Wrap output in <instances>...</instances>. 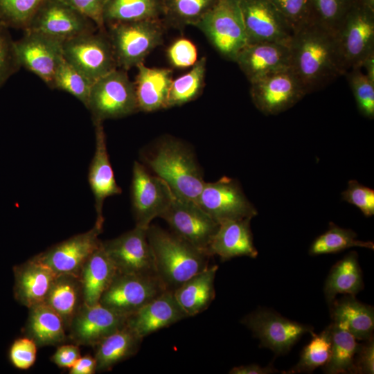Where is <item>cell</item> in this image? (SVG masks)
<instances>
[{
	"instance_id": "cell-1",
	"label": "cell",
	"mask_w": 374,
	"mask_h": 374,
	"mask_svg": "<svg viewBox=\"0 0 374 374\" xmlns=\"http://www.w3.org/2000/svg\"><path fill=\"white\" fill-rule=\"evenodd\" d=\"M290 50V69L307 93L345 75L333 34L316 24L310 23L296 30Z\"/></svg>"
},
{
	"instance_id": "cell-2",
	"label": "cell",
	"mask_w": 374,
	"mask_h": 374,
	"mask_svg": "<svg viewBox=\"0 0 374 374\" xmlns=\"http://www.w3.org/2000/svg\"><path fill=\"white\" fill-rule=\"evenodd\" d=\"M147 236L154 256L156 274L168 290L173 292L209 266L208 254L172 231L150 224Z\"/></svg>"
},
{
	"instance_id": "cell-3",
	"label": "cell",
	"mask_w": 374,
	"mask_h": 374,
	"mask_svg": "<svg viewBox=\"0 0 374 374\" xmlns=\"http://www.w3.org/2000/svg\"><path fill=\"white\" fill-rule=\"evenodd\" d=\"M146 167L163 179L173 193L197 202L206 181L192 150L170 137L159 141L145 157Z\"/></svg>"
},
{
	"instance_id": "cell-4",
	"label": "cell",
	"mask_w": 374,
	"mask_h": 374,
	"mask_svg": "<svg viewBox=\"0 0 374 374\" xmlns=\"http://www.w3.org/2000/svg\"><path fill=\"white\" fill-rule=\"evenodd\" d=\"M107 27L118 68L125 71L143 63L163 41L164 24L161 19L118 23Z\"/></svg>"
},
{
	"instance_id": "cell-5",
	"label": "cell",
	"mask_w": 374,
	"mask_h": 374,
	"mask_svg": "<svg viewBox=\"0 0 374 374\" xmlns=\"http://www.w3.org/2000/svg\"><path fill=\"white\" fill-rule=\"evenodd\" d=\"M195 26L223 57L234 62L248 44L240 0H216Z\"/></svg>"
},
{
	"instance_id": "cell-6",
	"label": "cell",
	"mask_w": 374,
	"mask_h": 374,
	"mask_svg": "<svg viewBox=\"0 0 374 374\" xmlns=\"http://www.w3.org/2000/svg\"><path fill=\"white\" fill-rule=\"evenodd\" d=\"M93 123L119 118L139 111L134 82L126 71L117 68L95 81L86 107Z\"/></svg>"
},
{
	"instance_id": "cell-7",
	"label": "cell",
	"mask_w": 374,
	"mask_h": 374,
	"mask_svg": "<svg viewBox=\"0 0 374 374\" xmlns=\"http://www.w3.org/2000/svg\"><path fill=\"white\" fill-rule=\"evenodd\" d=\"M333 35L345 75L362 68L365 59L374 53V11L356 1Z\"/></svg>"
},
{
	"instance_id": "cell-8",
	"label": "cell",
	"mask_w": 374,
	"mask_h": 374,
	"mask_svg": "<svg viewBox=\"0 0 374 374\" xmlns=\"http://www.w3.org/2000/svg\"><path fill=\"white\" fill-rule=\"evenodd\" d=\"M64 59L92 84L118 68L107 31L99 29L62 42Z\"/></svg>"
},
{
	"instance_id": "cell-9",
	"label": "cell",
	"mask_w": 374,
	"mask_h": 374,
	"mask_svg": "<svg viewBox=\"0 0 374 374\" xmlns=\"http://www.w3.org/2000/svg\"><path fill=\"white\" fill-rule=\"evenodd\" d=\"M175 197L163 179L151 173L144 164L134 161L131 199L136 226L148 229L155 217H161Z\"/></svg>"
},
{
	"instance_id": "cell-10",
	"label": "cell",
	"mask_w": 374,
	"mask_h": 374,
	"mask_svg": "<svg viewBox=\"0 0 374 374\" xmlns=\"http://www.w3.org/2000/svg\"><path fill=\"white\" fill-rule=\"evenodd\" d=\"M166 290L157 275L118 273L102 294L99 303L127 317Z\"/></svg>"
},
{
	"instance_id": "cell-11",
	"label": "cell",
	"mask_w": 374,
	"mask_h": 374,
	"mask_svg": "<svg viewBox=\"0 0 374 374\" xmlns=\"http://www.w3.org/2000/svg\"><path fill=\"white\" fill-rule=\"evenodd\" d=\"M161 218L168 223L172 233L210 256L209 246L220 224L197 202L175 195Z\"/></svg>"
},
{
	"instance_id": "cell-12",
	"label": "cell",
	"mask_w": 374,
	"mask_h": 374,
	"mask_svg": "<svg viewBox=\"0 0 374 374\" xmlns=\"http://www.w3.org/2000/svg\"><path fill=\"white\" fill-rule=\"evenodd\" d=\"M197 203L219 224L228 220L252 219L258 214L239 182L228 177L205 182Z\"/></svg>"
},
{
	"instance_id": "cell-13",
	"label": "cell",
	"mask_w": 374,
	"mask_h": 374,
	"mask_svg": "<svg viewBox=\"0 0 374 374\" xmlns=\"http://www.w3.org/2000/svg\"><path fill=\"white\" fill-rule=\"evenodd\" d=\"M96 25L64 0H43L24 30L64 41L98 30Z\"/></svg>"
},
{
	"instance_id": "cell-14",
	"label": "cell",
	"mask_w": 374,
	"mask_h": 374,
	"mask_svg": "<svg viewBox=\"0 0 374 374\" xmlns=\"http://www.w3.org/2000/svg\"><path fill=\"white\" fill-rule=\"evenodd\" d=\"M250 83L252 101L265 115L283 112L308 94L290 69L271 73Z\"/></svg>"
},
{
	"instance_id": "cell-15",
	"label": "cell",
	"mask_w": 374,
	"mask_h": 374,
	"mask_svg": "<svg viewBox=\"0 0 374 374\" xmlns=\"http://www.w3.org/2000/svg\"><path fill=\"white\" fill-rule=\"evenodd\" d=\"M256 338L260 346L269 348L276 355L287 353L306 333L313 334V328L287 319L268 310H258L241 321Z\"/></svg>"
},
{
	"instance_id": "cell-16",
	"label": "cell",
	"mask_w": 374,
	"mask_h": 374,
	"mask_svg": "<svg viewBox=\"0 0 374 374\" xmlns=\"http://www.w3.org/2000/svg\"><path fill=\"white\" fill-rule=\"evenodd\" d=\"M24 31V36L15 42L21 66L33 72L53 89L55 72L64 59L63 41L39 32Z\"/></svg>"
},
{
	"instance_id": "cell-17",
	"label": "cell",
	"mask_w": 374,
	"mask_h": 374,
	"mask_svg": "<svg viewBox=\"0 0 374 374\" xmlns=\"http://www.w3.org/2000/svg\"><path fill=\"white\" fill-rule=\"evenodd\" d=\"M147 229L135 226L133 229L117 238L103 242L118 273L157 275Z\"/></svg>"
},
{
	"instance_id": "cell-18",
	"label": "cell",
	"mask_w": 374,
	"mask_h": 374,
	"mask_svg": "<svg viewBox=\"0 0 374 374\" xmlns=\"http://www.w3.org/2000/svg\"><path fill=\"white\" fill-rule=\"evenodd\" d=\"M248 44L290 46L294 31L269 0H240Z\"/></svg>"
},
{
	"instance_id": "cell-19",
	"label": "cell",
	"mask_w": 374,
	"mask_h": 374,
	"mask_svg": "<svg viewBox=\"0 0 374 374\" xmlns=\"http://www.w3.org/2000/svg\"><path fill=\"white\" fill-rule=\"evenodd\" d=\"M103 226L96 223L89 231L73 235L37 254L57 274L78 276L91 254L99 247Z\"/></svg>"
},
{
	"instance_id": "cell-20",
	"label": "cell",
	"mask_w": 374,
	"mask_h": 374,
	"mask_svg": "<svg viewBox=\"0 0 374 374\" xmlns=\"http://www.w3.org/2000/svg\"><path fill=\"white\" fill-rule=\"evenodd\" d=\"M126 318L100 303L92 305L83 303L69 326V338L78 346H96L124 327Z\"/></svg>"
},
{
	"instance_id": "cell-21",
	"label": "cell",
	"mask_w": 374,
	"mask_h": 374,
	"mask_svg": "<svg viewBox=\"0 0 374 374\" xmlns=\"http://www.w3.org/2000/svg\"><path fill=\"white\" fill-rule=\"evenodd\" d=\"M93 125L95 152L89 168L88 181L95 200V223L103 226V208L105 199L121 194L122 190L116 183L110 163L103 122H93Z\"/></svg>"
},
{
	"instance_id": "cell-22",
	"label": "cell",
	"mask_w": 374,
	"mask_h": 374,
	"mask_svg": "<svg viewBox=\"0 0 374 374\" xmlns=\"http://www.w3.org/2000/svg\"><path fill=\"white\" fill-rule=\"evenodd\" d=\"M13 296L28 309L45 303L48 292L57 276L53 270L36 255L13 267Z\"/></svg>"
},
{
	"instance_id": "cell-23",
	"label": "cell",
	"mask_w": 374,
	"mask_h": 374,
	"mask_svg": "<svg viewBox=\"0 0 374 374\" xmlns=\"http://www.w3.org/2000/svg\"><path fill=\"white\" fill-rule=\"evenodd\" d=\"M188 317L175 298L166 290L126 318V326L143 339L162 328Z\"/></svg>"
},
{
	"instance_id": "cell-24",
	"label": "cell",
	"mask_w": 374,
	"mask_h": 374,
	"mask_svg": "<svg viewBox=\"0 0 374 374\" xmlns=\"http://www.w3.org/2000/svg\"><path fill=\"white\" fill-rule=\"evenodd\" d=\"M235 62L249 82L264 76L290 69V46L276 43L247 44Z\"/></svg>"
},
{
	"instance_id": "cell-25",
	"label": "cell",
	"mask_w": 374,
	"mask_h": 374,
	"mask_svg": "<svg viewBox=\"0 0 374 374\" xmlns=\"http://www.w3.org/2000/svg\"><path fill=\"white\" fill-rule=\"evenodd\" d=\"M251 220L244 218L220 223L209 246L210 256H217L223 261L240 256L256 258L258 251L253 244Z\"/></svg>"
},
{
	"instance_id": "cell-26",
	"label": "cell",
	"mask_w": 374,
	"mask_h": 374,
	"mask_svg": "<svg viewBox=\"0 0 374 374\" xmlns=\"http://www.w3.org/2000/svg\"><path fill=\"white\" fill-rule=\"evenodd\" d=\"M134 82L139 110L150 112L168 108L172 82V71L168 68L148 67L141 63Z\"/></svg>"
},
{
	"instance_id": "cell-27",
	"label": "cell",
	"mask_w": 374,
	"mask_h": 374,
	"mask_svg": "<svg viewBox=\"0 0 374 374\" xmlns=\"http://www.w3.org/2000/svg\"><path fill=\"white\" fill-rule=\"evenodd\" d=\"M117 274L101 242L84 263L79 274L83 303L89 305L98 303Z\"/></svg>"
},
{
	"instance_id": "cell-28",
	"label": "cell",
	"mask_w": 374,
	"mask_h": 374,
	"mask_svg": "<svg viewBox=\"0 0 374 374\" xmlns=\"http://www.w3.org/2000/svg\"><path fill=\"white\" fill-rule=\"evenodd\" d=\"M217 269V265H209L173 291L175 299L188 317L205 311L214 300Z\"/></svg>"
},
{
	"instance_id": "cell-29",
	"label": "cell",
	"mask_w": 374,
	"mask_h": 374,
	"mask_svg": "<svg viewBox=\"0 0 374 374\" xmlns=\"http://www.w3.org/2000/svg\"><path fill=\"white\" fill-rule=\"evenodd\" d=\"M330 304L332 324L348 331L356 339L366 341L373 337L374 312L371 306L357 301L352 295L334 300Z\"/></svg>"
},
{
	"instance_id": "cell-30",
	"label": "cell",
	"mask_w": 374,
	"mask_h": 374,
	"mask_svg": "<svg viewBox=\"0 0 374 374\" xmlns=\"http://www.w3.org/2000/svg\"><path fill=\"white\" fill-rule=\"evenodd\" d=\"M66 328L61 317L46 303L29 308L26 336L37 346H56L67 339Z\"/></svg>"
},
{
	"instance_id": "cell-31",
	"label": "cell",
	"mask_w": 374,
	"mask_h": 374,
	"mask_svg": "<svg viewBox=\"0 0 374 374\" xmlns=\"http://www.w3.org/2000/svg\"><path fill=\"white\" fill-rule=\"evenodd\" d=\"M142 341L126 325L105 338L96 346V372L109 371L136 355Z\"/></svg>"
},
{
	"instance_id": "cell-32",
	"label": "cell",
	"mask_w": 374,
	"mask_h": 374,
	"mask_svg": "<svg viewBox=\"0 0 374 374\" xmlns=\"http://www.w3.org/2000/svg\"><path fill=\"white\" fill-rule=\"evenodd\" d=\"M45 303L61 317L68 330L73 317L83 303L79 276L57 274Z\"/></svg>"
},
{
	"instance_id": "cell-33",
	"label": "cell",
	"mask_w": 374,
	"mask_h": 374,
	"mask_svg": "<svg viewBox=\"0 0 374 374\" xmlns=\"http://www.w3.org/2000/svg\"><path fill=\"white\" fill-rule=\"evenodd\" d=\"M163 0H107L104 22L107 26L124 22L161 19Z\"/></svg>"
},
{
	"instance_id": "cell-34",
	"label": "cell",
	"mask_w": 374,
	"mask_h": 374,
	"mask_svg": "<svg viewBox=\"0 0 374 374\" xmlns=\"http://www.w3.org/2000/svg\"><path fill=\"white\" fill-rule=\"evenodd\" d=\"M362 288V274L357 254L351 251L332 267L325 283L324 294L327 301L331 303L338 294L355 296Z\"/></svg>"
},
{
	"instance_id": "cell-35",
	"label": "cell",
	"mask_w": 374,
	"mask_h": 374,
	"mask_svg": "<svg viewBox=\"0 0 374 374\" xmlns=\"http://www.w3.org/2000/svg\"><path fill=\"white\" fill-rule=\"evenodd\" d=\"M331 327V350L323 371L328 374L355 373V358L359 344L348 331L334 324Z\"/></svg>"
},
{
	"instance_id": "cell-36",
	"label": "cell",
	"mask_w": 374,
	"mask_h": 374,
	"mask_svg": "<svg viewBox=\"0 0 374 374\" xmlns=\"http://www.w3.org/2000/svg\"><path fill=\"white\" fill-rule=\"evenodd\" d=\"M206 59L201 57L190 71L172 80L168 100V108L180 106L197 98L204 87Z\"/></svg>"
},
{
	"instance_id": "cell-37",
	"label": "cell",
	"mask_w": 374,
	"mask_h": 374,
	"mask_svg": "<svg viewBox=\"0 0 374 374\" xmlns=\"http://www.w3.org/2000/svg\"><path fill=\"white\" fill-rule=\"evenodd\" d=\"M353 247L374 249L373 242L359 240L353 231L330 222L329 229L312 242L309 253L312 256L333 253Z\"/></svg>"
},
{
	"instance_id": "cell-38",
	"label": "cell",
	"mask_w": 374,
	"mask_h": 374,
	"mask_svg": "<svg viewBox=\"0 0 374 374\" xmlns=\"http://www.w3.org/2000/svg\"><path fill=\"white\" fill-rule=\"evenodd\" d=\"M216 0H163V17L175 26H194Z\"/></svg>"
},
{
	"instance_id": "cell-39",
	"label": "cell",
	"mask_w": 374,
	"mask_h": 374,
	"mask_svg": "<svg viewBox=\"0 0 374 374\" xmlns=\"http://www.w3.org/2000/svg\"><path fill=\"white\" fill-rule=\"evenodd\" d=\"M312 336L311 341L301 354L299 362L286 373L312 372L328 362L331 350L330 325L319 335L313 333Z\"/></svg>"
},
{
	"instance_id": "cell-40",
	"label": "cell",
	"mask_w": 374,
	"mask_h": 374,
	"mask_svg": "<svg viewBox=\"0 0 374 374\" xmlns=\"http://www.w3.org/2000/svg\"><path fill=\"white\" fill-rule=\"evenodd\" d=\"M356 0H310L312 23L334 34Z\"/></svg>"
},
{
	"instance_id": "cell-41",
	"label": "cell",
	"mask_w": 374,
	"mask_h": 374,
	"mask_svg": "<svg viewBox=\"0 0 374 374\" xmlns=\"http://www.w3.org/2000/svg\"><path fill=\"white\" fill-rule=\"evenodd\" d=\"M92 83L64 59L54 76L53 89L66 91L87 107Z\"/></svg>"
},
{
	"instance_id": "cell-42",
	"label": "cell",
	"mask_w": 374,
	"mask_h": 374,
	"mask_svg": "<svg viewBox=\"0 0 374 374\" xmlns=\"http://www.w3.org/2000/svg\"><path fill=\"white\" fill-rule=\"evenodd\" d=\"M43 0H0V21L25 30Z\"/></svg>"
},
{
	"instance_id": "cell-43",
	"label": "cell",
	"mask_w": 374,
	"mask_h": 374,
	"mask_svg": "<svg viewBox=\"0 0 374 374\" xmlns=\"http://www.w3.org/2000/svg\"><path fill=\"white\" fill-rule=\"evenodd\" d=\"M357 107L360 114L366 118H374V82L361 71L353 69L346 73Z\"/></svg>"
},
{
	"instance_id": "cell-44",
	"label": "cell",
	"mask_w": 374,
	"mask_h": 374,
	"mask_svg": "<svg viewBox=\"0 0 374 374\" xmlns=\"http://www.w3.org/2000/svg\"><path fill=\"white\" fill-rule=\"evenodd\" d=\"M294 33L312 23L310 0H269Z\"/></svg>"
},
{
	"instance_id": "cell-45",
	"label": "cell",
	"mask_w": 374,
	"mask_h": 374,
	"mask_svg": "<svg viewBox=\"0 0 374 374\" xmlns=\"http://www.w3.org/2000/svg\"><path fill=\"white\" fill-rule=\"evenodd\" d=\"M21 67L8 27L0 21V87Z\"/></svg>"
},
{
	"instance_id": "cell-46",
	"label": "cell",
	"mask_w": 374,
	"mask_h": 374,
	"mask_svg": "<svg viewBox=\"0 0 374 374\" xmlns=\"http://www.w3.org/2000/svg\"><path fill=\"white\" fill-rule=\"evenodd\" d=\"M344 201L358 208L366 217L374 215V190L357 180H350L341 193Z\"/></svg>"
},
{
	"instance_id": "cell-47",
	"label": "cell",
	"mask_w": 374,
	"mask_h": 374,
	"mask_svg": "<svg viewBox=\"0 0 374 374\" xmlns=\"http://www.w3.org/2000/svg\"><path fill=\"white\" fill-rule=\"evenodd\" d=\"M197 48L190 39L181 37L174 41L167 50V57L176 68L193 66L198 60Z\"/></svg>"
},
{
	"instance_id": "cell-48",
	"label": "cell",
	"mask_w": 374,
	"mask_h": 374,
	"mask_svg": "<svg viewBox=\"0 0 374 374\" xmlns=\"http://www.w3.org/2000/svg\"><path fill=\"white\" fill-rule=\"evenodd\" d=\"M37 346L30 338L25 336L14 341L9 350V359L17 368L26 370L36 361Z\"/></svg>"
},
{
	"instance_id": "cell-49",
	"label": "cell",
	"mask_w": 374,
	"mask_h": 374,
	"mask_svg": "<svg viewBox=\"0 0 374 374\" xmlns=\"http://www.w3.org/2000/svg\"><path fill=\"white\" fill-rule=\"evenodd\" d=\"M91 20L100 30H105L104 10L107 0H64Z\"/></svg>"
},
{
	"instance_id": "cell-50",
	"label": "cell",
	"mask_w": 374,
	"mask_h": 374,
	"mask_svg": "<svg viewBox=\"0 0 374 374\" xmlns=\"http://www.w3.org/2000/svg\"><path fill=\"white\" fill-rule=\"evenodd\" d=\"M355 373L373 374L374 372V342L373 337L359 345L355 358Z\"/></svg>"
},
{
	"instance_id": "cell-51",
	"label": "cell",
	"mask_w": 374,
	"mask_h": 374,
	"mask_svg": "<svg viewBox=\"0 0 374 374\" xmlns=\"http://www.w3.org/2000/svg\"><path fill=\"white\" fill-rule=\"evenodd\" d=\"M80 357L78 345L75 344H60L51 359L57 366L69 369Z\"/></svg>"
},
{
	"instance_id": "cell-52",
	"label": "cell",
	"mask_w": 374,
	"mask_h": 374,
	"mask_svg": "<svg viewBox=\"0 0 374 374\" xmlns=\"http://www.w3.org/2000/svg\"><path fill=\"white\" fill-rule=\"evenodd\" d=\"M96 372V362L89 355L80 357L69 368L70 374H93Z\"/></svg>"
},
{
	"instance_id": "cell-53",
	"label": "cell",
	"mask_w": 374,
	"mask_h": 374,
	"mask_svg": "<svg viewBox=\"0 0 374 374\" xmlns=\"http://www.w3.org/2000/svg\"><path fill=\"white\" fill-rule=\"evenodd\" d=\"M277 371L271 366L262 367L258 364L235 366L230 370L231 374H269Z\"/></svg>"
},
{
	"instance_id": "cell-54",
	"label": "cell",
	"mask_w": 374,
	"mask_h": 374,
	"mask_svg": "<svg viewBox=\"0 0 374 374\" xmlns=\"http://www.w3.org/2000/svg\"><path fill=\"white\" fill-rule=\"evenodd\" d=\"M362 67L366 69V75L374 82V53L368 55L362 64Z\"/></svg>"
},
{
	"instance_id": "cell-55",
	"label": "cell",
	"mask_w": 374,
	"mask_h": 374,
	"mask_svg": "<svg viewBox=\"0 0 374 374\" xmlns=\"http://www.w3.org/2000/svg\"><path fill=\"white\" fill-rule=\"evenodd\" d=\"M357 3L374 11V0H356Z\"/></svg>"
}]
</instances>
